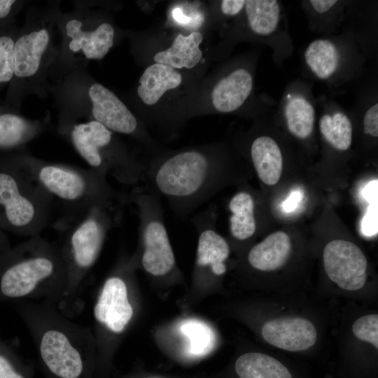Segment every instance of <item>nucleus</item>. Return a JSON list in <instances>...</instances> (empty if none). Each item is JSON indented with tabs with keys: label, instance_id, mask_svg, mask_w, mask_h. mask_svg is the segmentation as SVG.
I'll use <instances>...</instances> for the list:
<instances>
[{
	"label": "nucleus",
	"instance_id": "2",
	"mask_svg": "<svg viewBox=\"0 0 378 378\" xmlns=\"http://www.w3.org/2000/svg\"><path fill=\"white\" fill-rule=\"evenodd\" d=\"M15 164L55 201L65 205L67 215L79 214L123 195L111 186L106 176L90 168L49 162L31 155L19 158Z\"/></svg>",
	"mask_w": 378,
	"mask_h": 378
},
{
	"label": "nucleus",
	"instance_id": "33",
	"mask_svg": "<svg viewBox=\"0 0 378 378\" xmlns=\"http://www.w3.org/2000/svg\"><path fill=\"white\" fill-rule=\"evenodd\" d=\"M244 0H223L221 1V10L226 15H235L245 6Z\"/></svg>",
	"mask_w": 378,
	"mask_h": 378
},
{
	"label": "nucleus",
	"instance_id": "11",
	"mask_svg": "<svg viewBox=\"0 0 378 378\" xmlns=\"http://www.w3.org/2000/svg\"><path fill=\"white\" fill-rule=\"evenodd\" d=\"M55 270V262L50 255H31L6 270L1 279V292L10 298L27 295L39 281L52 276Z\"/></svg>",
	"mask_w": 378,
	"mask_h": 378
},
{
	"label": "nucleus",
	"instance_id": "25",
	"mask_svg": "<svg viewBox=\"0 0 378 378\" xmlns=\"http://www.w3.org/2000/svg\"><path fill=\"white\" fill-rule=\"evenodd\" d=\"M304 59L315 76L324 80L336 71L339 64V53L330 41L317 39L311 42L306 48Z\"/></svg>",
	"mask_w": 378,
	"mask_h": 378
},
{
	"label": "nucleus",
	"instance_id": "38",
	"mask_svg": "<svg viewBox=\"0 0 378 378\" xmlns=\"http://www.w3.org/2000/svg\"><path fill=\"white\" fill-rule=\"evenodd\" d=\"M299 200H300V193L299 192L293 193L290 196V197L288 199L286 202H285L284 204L285 209L290 210L293 209Z\"/></svg>",
	"mask_w": 378,
	"mask_h": 378
},
{
	"label": "nucleus",
	"instance_id": "18",
	"mask_svg": "<svg viewBox=\"0 0 378 378\" xmlns=\"http://www.w3.org/2000/svg\"><path fill=\"white\" fill-rule=\"evenodd\" d=\"M251 158L257 175L266 185L276 184L281 176L282 154L276 142L270 136L257 137L251 146Z\"/></svg>",
	"mask_w": 378,
	"mask_h": 378
},
{
	"label": "nucleus",
	"instance_id": "37",
	"mask_svg": "<svg viewBox=\"0 0 378 378\" xmlns=\"http://www.w3.org/2000/svg\"><path fill=\"white\" fill-rule=\"evenodd\" d=\"M16 1L13 0H0V19L7 17Z\"/></svg>",
	"mask_w": 378,
	"mask_h": 378
},
{
	"label": "nucleus",
	"instance_id": "12",
	"mask_svg": "<svg viewBox=\"0 0 378 378\" xmlns=\"http://www.w3.org/2000/svg\"><path fill=\"white\" fill-rule=\"evenodd\" d=\"M262 335L271 345L288 351L307 350L317 339L314 324L299 317L269 321L262 328Z\"/></svg>",
	"mask_w": 378,
	"mask_h": 378
},
{
	"label": "nucleus",
	"instance_id": "10",
	"mask_svg": "<svg viewBox=\"0 0 378 378\" xmlns=\"http://www.w3.org/2000/svg\"><path fill=\"white\" fill-rule=\"evenodd\" d=\"M91 119L113 132L134 134L138 122L125 104L110 90L99 83H93L88 88Z\"/></svg>",
	"mask_w": 378,
	"mask_h": 378
},
{
	"label": "nucleus",
	"instance_id": "5",
	"mask_svg": "<svg viewBox=\"0 0 378 378\" xmlns=\"http://www.w3.org/2000/svg\"><path fill=\"white\" fill-rule=\"evenodd\" d=\"M128 200L137 209L143 268L154 276L169 274L175 268L176 260L159 197L150 190L135 188Z\"/></svg>",
	"mask_w": 378,
	"mask_h": 378
},
{
	"label": "nucleus",
	"instance_id": "20",
	"mask_svg": "<svg viewBox=\"0 0 378 378\" xmlns=\"http://www.w3.org/2000/svg\"><path fill=\"white\" fill-rule=\"evenodd\" d=\"M234 372L239 378H295L279 360L258 352L241 355L234 363Z\"/></svg>",
	"mask_w": 378,
	"mask_h": 378
},
{
	"label": "nucleus",
	"instance_id": "17",
	"mask_svg": "<svg viewBox=\"0 0 378 378\" xmlns=\"http://www.w3.org/2000/svg\"><path fill=\"white\" fill-rule=\"evenodd\" d=\"M139 82V97L144 104L153 105L166 91L178 87L182 77L176 69L167 64L155 63L146 69Z\"/></svg>",
	"mask_w": 378,
	"mask_h": 378
},
{
	"label": "nucleus",
	"instance_id": "29",
	"mask_svg": "<svg viewBox=\"0 0 378 378\" xmlns=\"http://www.w3.org/2000/svg\"><path fill=\"white\" fill-rule=\"evenodd\" d=\"M14 43L11 36H0V84L8 83L14 76Z\"/></svg>",
	"mask_w": 378,
	"mask_h": 378
},
{
	"label": "nucleus",
	"instance_id": "9",
	"mask_svg": "<svg viewBox=\"0 0 378 378\" xmlns=\"http://www.w3.org/2000/svg\"><path fill=\"white\" fill-rule=\"evenodd\" d=\"M190 221L198 234L196 265L199 270H209L216 276L226 271L225 261L230 254L227 241L215 230V215L209 208L194 215Z\"/></svg>",
	"mask_w": 378,
	"mask_h": 378
},
{
	"label": "nucleus",
	"instance_id": "35",
	"mask_svg": "<svg viewBox=\"0 0 378 378\" xmlns=\"http://www.w3.org/2000/svg\"><path fill=\"white\" fill-rule=\"evenodd\" d=\"M310 4L313 8L318 13H322L330 10L337 3V1L332 0H312Z\"/></svg>",
	"mask_w": 378,
	"mask_h": 378
},
{
	"label": "nucleus",
	"instance_id": "7",
	"mask_svg": "<svg viewBox=\"0 0 378 378\" xmlns=\"http://www.w3.org/2000/svg\"><path fill=\"white\" fill-rule=\"evenodd\" d=\"M62 29L67 50L88 60L103 59L114 43L115 30L111 24L102 22L92 27L85 16L67 17Z\"/></svg>",
	"mask_w": 378,
	"mask_h": 378
},
{
	"label": "nucleus",
	"instance_id": "8",
	"mask_svg": "<svg viewBox=\"0 0 378 378\" xmlns=\"http://www.w3.org/2000/svg\"><path fill=\"white\" fill-rule=\"evenodd\" d=\"M51 28L40 20L15 41L13 48L14 76L21 79H31L42 71L52 46Z\"/></svg>",
	"mask_w": 378,
	"mask_h": 378
},
{
	"label": "nucleus",
	"instance_id": "1",
	"mask_svg": "<svg viewBox=\"0 0 378 378\" xmlns=\"http://www.w3.org/2000/svg\"><path fill=\"white\" fill-rule=\"evenodd\" d=\"M222 174L214 158L192 149L145 167L144 177L150 190L164 198L176 215L185 217L211 197L221 183Z\"/></svg>",
	"mask_w": 378,
	"mask_h": 378
},
{
	"label": "nucleus",
	"instance_id": "36",
	"mask_svg": "<svg viewBox=\"0 0 378 378\" xmlns=\"http://www.w3.org/2000/svg\"><path fill=\"white\" fill-rule=\"evenodd\" d=\"M377 183L376 181L371 182L365 188L364 197L369 202H377Z\"/></svg>",
	"mask_w": 378,
	"mask_h": 378
},
{
	"label": "nucleus",
	"instance_id": "31",
	"mask_svg": "<svg viewBox=\"0 0 378 378\" xmlns=\"http://www.w3.org/2000/svg\"><path fill=\"white\" fill-rule=\"evenodd\" d=\"M365 134L378 136V104L376 103L365 112L363 118Z\"/></svg>",
	"mask_w": 378,
	"mask_h": 378
},
{
	"label": "nucleus",
	"instance_id": "24",
	"mask_svg": "<svg viewBox=\"0 0 378 378\" xmlns=\"http://www.w3.org/2000/svg\"><path fill=\"white\" fill-rule=\"evenodd\" d=\"M179 332L185 337V353L190 358H201L209 354L215 344L214 331L207 323L197 319L183 321Z\"/></svg>",
	"mask_w": 378,
	"mask_h": 378
},
{
	"label": "nucleus",
	"instance_id": "28",
	"mask_svg": "<svg viewBox=\"0 0 378 378\" xmlns=\"http://www.w3.org/2000/svg\"><path fill=\"white\" fill-rule=\"evenodd\" d=\"M354 335L378 349V315L368 314L358 318L352 326Z\"/></svg>",
	"mask_w": 378,
	"mask_h": 378
},
{
	"label": "nucleus",
	"instance_id": "3",
	"mask_svg": "<svg viewBox=\"0 0 378 378\" xmlns=\"http://www.w3.org/2000/svg\"><path fill=\"white\" fill-rule=\"evenodd\" d=\"M62 128L90 169L130 186H136L144 177L145 167L120 147L113 132L101 123L90 119L64 122Z\"/></svg>",
	"mask_w": 378,
	"mask_h": 378
},
{
	"label": "nucleus",
	"instance_id": "6",
	"mask_svg": "<svg viewBox=\"0 0 378 378\" xmlns=\"http://www.w3.org/2000/svg\"><path fill=\"white\" fill-rule=\"evenodd\" d=\"M323 265L329 279L346 290H357L366 281L368 262L361 249L351 241L335 239L323 253Z\"/></svg>",
	"mask_w": 378,
	"mask_h": 378
},
{
	"label": "nucleus",
	"instance_id": "13",
	"mask_svg": "<svg viewBox=\"0 0 378 378\" xmlns=\"http://www.w3.org/2000/svg\"><path fill=\"white\" fill-rule=\"evenodd\" d=\"M96 319L114 332H120L133 315L127 286L118 276L108 279L94 310Z\"/></svg>",
	"mask_w": 378,
	"mask_h": 378
},
{
	"label": "nucleus",
	"instance_id": "4",
	"mask_svg": "<svg viewBox=\"0 0 378 378\" xmlns=\"http://www.w3.org/2000/svg\"><path fill=\"white\" fill-rule=\"evenodd\" d=\"M14 166L0 170V222L20 233L36 235L49 225L55 200Z\"/></svg>",
	"mask_w": 378,
	"mask_h": 378
},
{
	"label": "nucleus",
	"instance_id": "15",
	"mask_svg": "<svg viewBox=\"0 0 378 378\" xmlns=\"http://www.w3.org/2000/svg\"><path fill=\"white\" fill-rule=\"evenodd\" d=\"M253 88V78L245 69H238L220 79L211 92L215 109L229 113L239 108L250 95Z\"/></svg>",
	"mask_w": 378,
	"mask_h": 378
},
{
	"label": "nucleus",
	"instance_id": "27",
	"mask_svg": "<svg viewBox=\"0 0 378 378\" xmlns=\"http://www.w3.org/2000/svg\"><path fill=\"white\" fill-rule=\"evenodd\" d=\"M319 128L324 139L333 148L346 150L352 143V124L349 117L342 112L325 114L319 121Z\"/></svg>",
	"mask_w": 378,
	"mask_h": 378
},
{
	"label": "nucleus",
	"instance_id": "32",
	"mask_svg": "<svg viewBox=\"0 0 378 378\" xmlns=\"http://www.w3.org/2000/svg\"><path fill=\"white\" fill-rule=\"evenodd\" d=\"M172 16L174 20L183 26L192 24L194 27L195 24H201L203 21V18H201L200 15L195 17H190L183 13L180 8H175L172 11Z\"/></svg>",
	"mask_w": 378,
	"mask_h": 378
},
{
	"label": "nucleus",
	"instance_id": "21",
	"mask_svg": "<svg viewBox=\"0 0 378 378\" xmlns=\"http://www.w3.org/2000/svg\"><path fill=\"white\" fill-rule=\"evenodd\" d=\"M230 231L237 240L244 241L255 232V202L248 192L241 190L230 200Z\"/></svg>",
	"mask_w": 378,
	"mask_h": 378
},
{
	"label": "nucleus",
	"instance_id": "14",
	"mask_svg": "<svg viewBox=\"0 0 378 378\" xmlns=\"http://www.w3.org/2000/svg\"><path fill=\"white\" fill-rule=\"evenodd\" d=\"M40 350L43 361L55 374L62 378H77L80 374L83 369L80 356L62 332H46Z\"/></svg>",
	"mask_w": 378,
	"mask_h": 378
},
{
	"label": "nucleus",
	"instance_id": "30",
	"mask_svg": "<svg viewBox=\"0 0 378 378\" xmlns=\"http://www.w3.org/2000/svg\"><path fill=\"white\" fill-rule=\"evenodd\" d=\"M362 231L366 236H373L377 233V201L370 202L363 216Z\"/></svg>",
	"mask_w": 378,
	"mask_h": 378
},
{
	"label": "nucleus",
	"instance_id": "34",
	"mask_svg": "<svg viewBox=\"0 0 378 378\" xmlns=\"http://www.w3.org/2000/svg\"><path fill=\"white\" fill-rule=\"evenodd\" d=\"M0 378H23L18 374L10 362L0 356Z\"/></svg>",
	"mask_w": 378,
	"mask_h": 378
},
{
	"label": "nucleus",
	"instance_id": "22",
	"mask_svg": "<svg viewBox=\"0 0 378 378\" xmlns=\"http://www.w3.org/2000/svg\"><path fill=\"white\" fill-rule=\"evenodd\" d=\"M43 124L13 113L0 114V147L21 146L35 138L43 130Z\"/></svg>",
	"mask_w": 378,
	"mask_h": 378
},
{
	"label": "nucleus",
	"instance_id": "26",
	"mask_svg": "<svg viewBox=\"0 0 378 378\" xmlns=\"http://www.w3.org/2000/svg\"><path fill=\"white\" fill-rule=\"evenodd\" d=\"M248 24L253 32L267 36L272 34L280 20V6L275 0L245 1Z\"/></svg>",
	"mask_w": 378,
	"mask_h": 378
},
{
	"label": "nucleus",
	"instance_id": "19",
	"mask_svg": "<svg viewBox=\"0 0 378 378\" xmlns=\"http://www.w3.org/2000/svg\"><path fill=\"white\" fill-rule=\"evenodd\" d=\"M203 40L202 34L193 31L187 36L179 34L172 45L165 50L155 54V63L169 65L174 69L195 67L202 57L199 46Z\"/></svg>",
	"mask_w": 378,
	"mask_h": 378
},
{
	"label": "nucleus",
	"instance_id": "16",
	"mask_svg": "<svg viewBox=\"0 0 378 378\" xmlns=\"http://www.w3.org/2000/svg\"><path fill=\"white\" fill-rule=\"evenodd\" d=\"M291 252L290 237L284 232L272 233L253 246L248 254L250 265L255 270L269 272L281 267Z\"/></svg>",
	"mask_w": 378,
	"mask_h": 378
},
{
	"label": "nucleus",
	"instance_id": "23",
	"mask_svg": "<svg viewBox=\"0 0 378 378\" xmlns=\"http://www.w3.org/2000/svg\"><path fill=\"white\" fill-rule=\"evenodd\" d=\"M284 115L290 132L299 139L309 137L313 132L315 111L304 97L288 94L284 106Z\"/></svg>",
	"mask_w": 378,
	"mask_h": 378
}]
</instances>
